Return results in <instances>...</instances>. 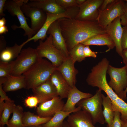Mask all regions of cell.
<instances>
[{
    "label": "cell",
    "mask_w": 127,
    "mask_h": 127,
    "mask_svg": "<svg viewBox=\"0 0 127 127\" xmlns=\"http://www.w3.org/2000/svg\"><path fill=\"white\" fill-rule=\"evenodd\" d=\"M49 79L56 87L59 96L62 99L67 98L71 87L56 69Z\"/></svg>",
    "instance_id": "cell-20"
},
{
    "label": "cell",
    "mask_w": 127,
    "mask_h": 127,
    "mask_svg": "<svg viewBox=\"0 0 127 127\" xmlns=\"http://www.w3.org/2000/svg\"><path fill=\"white\" fill-rule=\"evenodd\" d=\"M26 44L24 42L20 45L15 43L12 47L7 46L0 52V61L9 62L16 58L20 53L22 48Z\"/></svg>",
    "instance_id": "cell-23"
},
{
    "label": "cell",
    "mask_w": 127,
    "mask_h": 127,
    "mask_svg": "<svg viewBox=\"0 0 127 127\" xmlns=\"http://www.w3.org/2000/svg\"><path fill=\"white\" fill-rule=\"evenodd\" d=\"M6 20L5 18L3 17L0 20V27L5 25Z\"/></svg>",
    "instance_id": "cell-42"
},
{
    "label": "cell",
    "mask_w": 127,
    "mask_h": 127,
    "mask_svg": "<svg viewBox=\"0 0 127 127\" xmlns=\"http://www.w3.org/2000/svg\"><path fill=\"white\" fill-rule=\"evenodd\" d=\"M57 21L69 52L77 44L91 37L106 33L97 20L82 21L64 17Z\"/></svg>",
    "instance_id": "cell-1"
},
{
    "label": "cell",
    "mask_w": 127,
    "mask_h": 127,
    "mask_svg": "<svg viewBox=\"0 0 127 127\" xmlns=\"http://www.w3.org/2000/svg\"><path fill=\"white\" fill-rule=\"evenodd\" d=\"M115 0H104L102 4L99 9V13Z\"/></svg>",
    "instance_id": "cell-36"
},
{
    "label": "cell",
    "mask_w": 127,
    "mask_h": 127,
    "mask_svg": "<svg viewBox=\"0 0 127 127\" xmlns=\"http://www.w3.org/2000/svg\"><path fill=\"white\" fill-rule=\"evenodd\" d=\"M24 3L21 8L24 13L31 20V27L36 33L39 30L45 22L47 18L46 12L37 8L32 7Z\"/></svg>",
    "instance_id": "cell-11"
},
{
    "label": "cell",
    "mask_w": 127,
    "mask_h": 127,
    "mask_svg": "<svg viewBox=\"0 0 127 127\" xmlns=\"http://www.w3.org/2000/svg\"><path fill=\"white\" fill-rule=\"evenodd\" d=\"M29 1L28 0H7L4 8V11L7 10L13 16H16L19 22L20 26L13 25L12 26V28L14 30L18 28L22 29L25 32L24 35L27 36L28 39L31 38L36 33L29 26L26 20L27 19L24 16L21 7L23 4L27 3Z\"/></svg>",
    "instance_id": "cell-6"
},
{
    "label": "cell",
    "mask_w": 127,
    "mask_h": 127,
    "mask_svg": "<svg viewBox=\"0 0 127 127\" xmlns=\"http://www.w3.org/2000/svg\"><path fill=\"white\" fill-rule=\"evenodd\" d=\"M121 114L118 111H115L114 117L112 123L110 127H122L123 121L120 117Z\"/></svg>",
    "instance_id": "cell-33"
},
{
    "label": "cell",
    "mask_w": 127,
    "mask_h": 127,
    "mask_svg": "<svg viewBox=\"0 0 127 127\" xmlns=\"http://www.w3.org/2000/svg\"><path fill=\"white\" fill-rule=\"evenodd\" d=\"M0 127H3V126H0Z\"/></svg>",
    "instance_id": "cell-51"
},
{
    "label": "cell",
    "mask_w": 127,
    "mask_h": 127,
    "mask_svg": "<svg viewBox=\"0 0 127 127\" xmlns=\"http://www.w3.org/2000/svg\"><path fill=\"white\" fill-rule=\"evenodd\" d=\"M26 4L41 9L46 12L53 14L63 13L67 10L59 5L56 0H31Z\"/></svg>",
    "instance_id": "cell-19"
},
{
    "label": "cell",
    "mask_w": 127,
    "mask_h": 127,
    "mask_svg": "<svg viewBox=\"0 0 127 127\" xmlns=\"http://www.w3.org/2000/svg\"><path fill=\"white\" fill-rule=\"evenodd\" d=\"M93 95L90 93H85L78 90L75 86L71 87L67 99L62 110L66 112L77 111L82 109L79 106L75 107L77 103L82 99L91 97Z\"/></svg>",
    "instance_id": "cell-14"
},
{
    "label": "cell",
    "mask_w": 127,
    "mask_h": 127,
    "mask_svg": "<svg viewBox=\"0 0 127 127\" xmlns=\"http://www.w3.org/2000/svg\"><path fill=\"white\" fill-rule=\"evenodd\" d=\"M127 93V87L125 89V90L124 92V95L125 97L127 99L126 94Z\"/></svg>",
    "instance_id": "cell-47"
},
{
    "label": "cell",
    "mask_w": 127,
    "mask_h": 127,
    "mask_svg": "<svg viewBox=\"0 0 127 127\" xmlns=\"http://www.w3.org/2000/svg\"><path fill=\"white\" fill-rule=\"evenodd\" d=\"M3 88L5 92L26 88V83L25 76L23 75L15 76L8 75L3 84Z\"/></svg>",
    "instance_id": "cell-21"
},
{
    "label": "cell",
    "mask_w": 127,
    "mask_h": 127,
    "mask_svg": "<svg viewBox=\"0 0 127 127\" xmlns=\"http://www.w3.org/2000/svg\"><path fill=\"white\" fill-rule=\"evenodd\" d=\"M102 91L99 89L94 95L82 99L76 105L90 115L94 125L97 123L101 124L105 123L103 113Z\"/></svg>",
    "instance_id": "cell-3"
},
{
    "label": "cell",
    "mask_w": 127,
    "mask_h": 127,
    "mask_svg": "<svg viewBox=\"0 0 127 127\" xmlns=\"http://www.w3.org/2000/svg\"><path fill=\"white\" fill-rule=\"evenodd\" d=\"M52 117H41L29 111L24 112L23 115L22 122L26 127L31 126L37 127L46 123Z\"/></svg>",
    "instance_id": "cell-24"
},
{
    "label": "cell",
    "mask_w": 127,
    "mask_h": 127,
    "mask_svg": "<svg viewBox=\"0 0 127 127\" xmlns=\"http://www.w3.org/2000/svg\"><path fill=\"white\" fill-rule=\"evenodd\" d=\"M37 127H42V125H40L37 126Z\"/></svg>",
    "instance_id": "cell-49"
},
{
    "label": "cell",
    "mask_w": 127,
    "mask_h": 127,
    "mask_svg": "<svg viewBox=\"0 0 127 127\" xmlns=\"http://www.w3.org/2000/svg\"><path fill=\"white\" fill-rule=\"evenodd\" d=\"M113 41L116 52L121 57L123 51L121 42L123 32V28L119 17L108 25L104 29Z\"/></svg>",
    "instance_id": "cell-13"
},
{
    "label": "cell",
    "mask_w": 127,
    "mask_h": 127,
    "mask_svg": "<svg viewBox=\"0 0 127 127\" xmlns=\"http://www.w3.org/2000/svg\"><path fill=\"white\" fill-rule=\"evenodd\" d=\"M83 51L84 55L86 57H91L95 58L97 56V52L92 51L90 48L89 46H85L84 47Z\"/></svg>",
    "instance_id": "cell-35"
},
{
    "label": "cell",
    "mask_w": 127,
    "mask_h": 127,
    "mask_svg": "<svg viewBox=\"0 0 127 127\" xmlns=\"http://www.w3.org/2000/svg\"><path fill=\"white\" fill-rule=\"evenodd\" d=\"M125 14L127 18V4L125 1Z\"/></svg>",
    "instance_id": "cell-45"
},
{
    "label": "cell",
    "mask_w": 127,
    "mask_h": 127,
    "mask_svg": "<svg viewBox=\"0 0 127 127\" xmlns=\"http://www.w3.org/2000/svg\"><path fill=\"white\" fill-rule=\"evenodd\" d=\"M23 109L20 105L15 106L11 119L8 121L7 127H26L22 122Z\"/></svg>",
    "instance_id": "cell-27"
},
{
    "label": "cell",
    "mask_w": 127,
    "mask_h": 127,
    "mask_svg": "<svg viewBox=\"0 0 127 127\" xmlns=\"http://www.w3.org/2000/svg\"><path fill=\"white\" fill-rule=\"evenodd\" d=\"M67 117V121L70 127H98L94 125L90 115L82 109L71 114Z\"/></svg>",
    "instance_id": "cell-18"
},
{
    "label": "cell",
    "mask_w": 127,
    "mask_h": 127,
    "mask_svg": "<svg viewBox=\"0 0 127 127\" xmlns=\"http://www.w3.org/2000/svg\"><path fill=\"white\" fill-rule=\"evenodd\" d=\"M124 0H115L99 13L97 21L104 29L116 18L125 14Z\"/></svg>",
    "instance_id": "cell-9"
},
{
    "label": "cell",
    "mask_w": 127,
    "mask_h": 127,
    "mask_svg": "<svg viewBox=\"0 0 127 127\" xmlns=\"http://www.w3.org/2000/svg\"><path fill=\"white\" fill-rule=\"evenodd\" d=\"M0 101H4V100H9L11 99L6 95L5 92L3 88L2 85L0 84Z\"/></svg>",
    "instance_id": "cell-37"
},
{
    "label": "cell",
    "mask_w": 127,
    "mask_h": 127,
    "mask_svg": "<svg viewBox=\"0 0 127 127\" xmlns=\"http://www.w3.org/2000/svg\"><path fill=\"white\" fill-rule=\"evenodd\" d=\"M16 106L13 100L5 101L3 111L0 117V126H4L5 124L8 126V119L10 114L13 113Z\"/></svg>",
    "instance_id": "cell-28"
},
{
    "label": "cell",
    "mask_w": 127,
    "mask_h": 127,
    "mask_svg": "<svg viewBox=\"0 0 127 127\" xmlns=\"http://www.w3.org/2000/svg\"><path fill=\"white\" fill-rule=\"evenodd\" d=\"M59 127H70L68 124L67 121H64L62 124Z\"/></svg>",
    "instance_id": "cell-44"
},
{
    "label": "cell",
    "mask_w": 127,
    "mask_h": 127,
    "mask_svg": "<svg viewBox=\"0 0 127 127\" xmlns=\"http://www.w3.org/2000/svg\"><path fill=\"white\" fill-rule=\"evenodd\" d=\"M7 0H0V18L5 16L4 13V8L5 3Z\"/></svg>",
    "instance_id": "cell-39"
},
{
    "label": "cell",
    "mask_w": 127,
    "mask_h": 127,
    "mask_svg": "<svg viewBox=\"0 0 127 127\" xmlns=\"http://www.w3.org/2000/svg\"><path fill=\"white\" fill-rule=\"evenodd\" d=\"M124 0L127 4V0Z\"/></svg>",
    "instance_id": "cell-50"
},
{
    "label": "cell",
    "mask_w": 127,
    "mask_h": 127,
    "mask_svg": "<svg viewBox=\"0 0 127 127\" xmlns=\"http://www.w3.org/2000/svg\"><path fill=\"white\" fill-rule=\"evenodd\" d=\"M75 64L69 56L56 68L71 87L75 86L76 76L78 73V71L75 67Z\"/></svg>",
    "instance_id": "cell-15"
},
{
    "label": "cell",
    "mask_w": 127,
    "mask_h": 127,
    "mask_svg": "<svg viewBox=\"0 0 127 127\" xmlns=\"http://www.w3.org/2000/svg\"><path fill=\"white\" fill-rule=\"evenodd\" d=\"M85 46L96 45L107 46V52L115 47L114 43L109 35L105 33L98 34L93 36L81 43Z\"/></svg>",
    "instance_id": "cell-22"
},
{
    "label": "cell",
    "mask_w": 127,
    "mask_h": 127,
    "mask_svg": "<svg viewBox=\"0 0 127 127\" xmlns=\"http://www.w3.org/2000/svg\"><path fill=\"white\" fill-rule=\"evenodd\" d=\"M59 96L39 104L37 107V115L43 117H52L57 112L62 110L65 103Z\"/></svg>",
    "instance_id": "cell-12"
},
{
    "label": "cell",
    "mask_w": 127,
    "mask_h": 127,
    "mask_svg": "<svg viewBox=\"0 0 127 127\" xmlns=\"http://www.w3.org/2000/svg\"><path fill=\"white\" fill-rule=\"evenodd\" d=\"M25 106L30 108L37 107L38 104L40 103L39 100L36 96L33 95L29 96L24 100Z\"/></svg>",
    "instance_id": "cell-31"
},
{
    "label": "cell",
    "mask_w": 127,
    "mask_h": 127,
    "mask_svg": "<svg viewBox=\"0 0 127 127\" xmlns=\"http://www.w3.org/2000/svg\"><path fill=\"white\" fill-rule=\"evenodd\" d=\"M104 0H86L81 5L79 6V13L75 18L82 21L97 20L99 12V9Z\"/></svg>",
    "instance_id": "cell-10"
},
{
    "label": "cell",
    "mask_w": 127,
    "mask_h": 127,
    "mask_svg": "<svg viewBox=\"0 0 127 127\" xmlns=\"http://www.w3.org/2000/svg\"><path fill=\"white\" fill-rule=\"evenodd\" d=\"M85 46L82 43L79 44L69 51V56L75 63L76 62H81L85 59L83 51Z\"/></svg>",
    "instance_id": "cell-29"
},
{
    "label": "cell",
    "mask_w": 127,
    "mask_h": 127,
    "mask_svg": "<svg viewBox=\"0 0 127 127\" xmlns=\"http://www.w3.org/2000/svg\"><path fill=\"white\" fill-rule=\"evenodd\" d=\"M102 98L103 115L107 127H110L114 118L115 111L111 101L108 96L103 94Z\"/></svg>",
    "instance_id": "cell-25"
},
{
    "label": "cell",
    "mask_w": 127,
    "mask_h": 127,
    "mask_svg": "<svg viewBox=\"0 0 127 127\" xmlns=\"http://www.w3.org/2000/svg\"><path fill=\"white\" fill-rule=\"evenodd\" d=\"M32 90L34 95L38 98L40 104L59 96L56 87L49 79Z\"/></svg>",
    "instance_id": "cell-16"
},
{
    "label": "cell",
    "mask_w": 127,
    "mask_h": 127,
    "mask_svg": "<svg viewBox=\"0 0 127 127\" xmlns=\"http://www.w3.org/2000/svg\"><path fill=\"white\" fill-rule=\"evenodd\" d=\"M27 127H37L35 126H28Z\"/></svg>",
    "instance_id": "cell-48"
},
{
    "label": "cell",
    "mask_w": 127,
    "mask_h": 127,
    "mask_svg": "<svg viewBox=\"0 0 127 127\" xmlns=\"http://www.w3.org/2000/svg\"><path fill=\"white\" fill-rule=\"evenodd\" d=\"M122 127H127V120L123 121Z\"/></svg>",
    "instance_id": "cell-46"
},
{
    "label": "cell",
    "mask_w": 127,
    "mask_h": 127,
    "mask_svg": "<svg viewBox=\"0 0 127 127\" xmlns=\"http://www.w3.org/2000/svg\"><path fill=\"white\" fill-rule=\"evenodd\" d=\"M6 42L4 37L3 36H0V52L6 47Z\"/></svg>",
    "instance_id": "cell-38"
},
{
    "label": "cell",
    "mask_w": 127,
    "mask_h": 127,
    "mask_svg": "<svg viewBox=\"0 0 127 127\" xmlns=\"http://www.w3.org/2000/svg\"><path fill=\"white\" fill-rule=\"evenodd\" d=\"M36 49L29 47L22 49L16 60L11 75L18 76L30 68L39 59Z\"/></svg>",
    "instance_id": "cell-5"
},
{
    "label": "cell",
    "mask_w": 127,
    "mask_h": 127,
    "mask_svg": "<svg viewBox=\"0 0 127 127\" xmlns=\"http://www.w3.org/2000/svg\"><path fill=\"white\" fill-rule=\"evenodd\" d=\"M121 57L125 65L127 66V49L123 50Z\"/></svg>",
    "instance_id": "cell-40"
},
{
    "label": "cell",
    "mask_w": 127,
    "mask_h": 127,
    "mask_svg": "<svg viewBox=\"0 0 127 127\" xmlns=\"http://www.w3.org/2000/svg\"><path fill=\"white\" fill-rule=\"evenodd\" d=\"M13 61L9 62L0 61V77H6L12 72Z\"/></svg>",
    "instance_id": "cell-30"
},
{
    "label": "cell",
    "mask_w": 127,
    "mask_h": 127,
    "mask_svg": "<svg viewBox=\"0 0 127 127\" xmlns=\"http://www.w3.org/2000/svg\"><path fill=\"white\" fill-rule=\"evenodd\" d=\"M123 32L121 40V45L122 49H127V25L123 26Z\"/></svg>",
    "instance_id": "cell-34"
},
{
    "label": "cell",
    "mask_w": 127,
    "mask_h": 127,
    "mask_svg": "<svg viewBox=\"0 0 127 127\" xmlns=\"http://www.w3.org/2000/svg\"><path fill=\"white\" fill-rule=\"evenodd\" d=\"M8 31L7 27L5 25L0 27V34H5Z\"/></svg>",
    "instance_id": "cell-41"
},
{
    "label": "cell",
    "mask_w": 127,
    "mask_h": 127,
    "mask_svg": "<svg viewBox=\"0 0 127 127\" xmlns=\"http://www.w3.org/2000/svg\"><path fill=\"white\" fill-rule=\"evenodd\" d=\"M86 0H76L77 4L79 6H80L83 4Z\"/></svg>",
    "instance_id": "cell-43"
},
{
    "label": "cell",
    "mask_w": 127,
    "mask_h": 127,
    "mask_svg": "<svg viewBox=\"0 0 127 127\" xmlns=\"http://www.w3.org/2000/svg\"><path fill=\"white\" fill-rule=\"evenodd\" d=\"M36 50L39 58H47L56 67L60 66L67 57L62 52L54 46L51 35L47 37L44 42L39 40V44Z\"/></svg>",
    "instance_id": "cell-4"
},
{
    "label": "cell",
    "mask_w": 127,
    "mask_h": 127,
    "mask_svg": "<svg viewBox=\"0 0 127 127\" xmlns=\"http://www.w3.org/2000/svg\"><path fill=\"white\" fill-rule=\"evenodd\" d=\"M56 1L59 5L66 9L78 6L76 0H56Z\"/></svg>",
    "instance_id": "cell-32"
},
{
    "label": "cell",
    "mask_w": 127,
    "mask_h": 127,
    "mask_svg": "<svg viewBox=\"0 0 127 127\" xmlns=\"http://www.w3.org/2000/svg\"><path fill=\"white\" fill-rule=\"evenodd\" d=\"M46 13L47 18L43 25L35 35L24 42L26 44L33 40L36 42L38 40L43 41L44 40L47 38V32L52 23L62 18H75L78 14V10L76 7H74L67 8L66 12L60 14H53Z\"/></svg>",
    "instance_id": "cell-8"
},
{
    "label": "cell",
    "mask_w": 127,
    "mask_h": 127,
    "mask_svg": "<svg viewBox=\"0 0 127 127\" xmlns=\"http://www.w3.org/2000/svg\"><path fill=\"white\" fill-rule=\"evenodd\" d=\"M56 67L51 62L40 58L23 75L25 77L27 89L35 88L49 79Z\"/></svg>",
    "instance_id": "cell-2"
},
{
    "label": "cell",
    "mask_w": 127,
    "mask_h": 127,
    "mask_svg": "<svg viewBox=\"0 0 127 127\" xmlns=\"http://www.w3.org/2000/svg\"><path fill=\"white\" fill-rule=\"evenodd\" d=\"M47 34L52 35V42L54 46L62 52L67 57L69 56V52L62 35L57 20L51 25L48 30Z\"/></svg>",
    "instance_id": "cell-17"
},
{
    "label": "cell",
    "mask_w": 127,
    "mask_h": 127,
    "mask_svg": "<svg viewBox=\"0 0 127 127\" xmlns=\"http://www.w3.org/2000/svg\"><path fill=\"white\" fill-rule=\"evenodd\" d=\"M76 111L66 112L62 110L56 113L42 127H59L63 124L64 119L71 114Z\"/></svg>",
    "instance_id": "cell-26"
},
{
    "label": "cell",
    "mask_w": 127,
    "mask_h": 127,
    "mask_svg": "<svg viewBox=\"0 0 127 127\" xmlns=\"http://www.w3.org/2000/svg\"><path fill=\"white\" fill-rule=\"evenodd\" d=\"M127 66L116 68L109 65L107 73L110 80L108 84L119 97L124 100V91L127 87Z\"/></svg>",
    "instance_id": "cell-7"
}]
</instances>
